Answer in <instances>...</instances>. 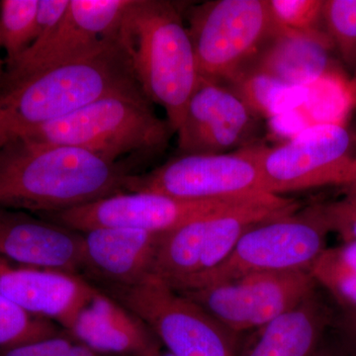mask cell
I'll return each instance as SVG.
<instances>
[{"instance_id": "obj_15", "label": "cell", "mask_w": 356, "mask_h": 356, "mask_svg": "<svg viewBox=\"0 0 356 356\" xmlns=\"http://www.w3.org/2000/svg\"><path fill=\"white\" fill-rule=\"evenodd\" d=\"M95 290L76 274L0 259V294L28 313L57 323L65 331Z\"/></svg>"}, {"instance_id": "obj_27", "label": "cell", "mask_w": 356, "mask_h": 356, "mask_svg": "<svg viewBox=\"0 0 356 356\" xmlns=\"http://www.w3.org/2000/svg\"><path fill=\"white\" fill-rule=\"evenodd\" d=\"M0 356H110L100 355L79 343L69 332L63 331L56 336L0 350Z\"/></svg>"}, {"instance_id": "obj_16", "label": "cell", "mask_w": 356, "mask_h": 356, "mask_svg": "<svg viewBox=\"0 0 356 356\" xmlns=\"http://www.w3.org/2000/svg\"><path fill=\"white\" fill-rule=\"evenodd\" d=\"M163 234L128 228L83 232V271L102 285L136 286L153 275Z\"/></svg>"}, {"instance_id": "obj_18", "label": "cell", "mask_w": 356, "mask_h": 356, "mask_svg": "<svg viewBox=\"0 0 356 356\" xmlns=\"http://www.w3.org/2000/svg\"><path fill=\"white\" fill-rule=\"evenodd\" d=\"M334 49L327 34H302L280 26L243 70L268 74L295 88H309L334 76L331 57Z\"/></svg>"}, {"instance_id": "obj_26", "label": "cell", "mask_w": 356, "mask_h": 356, "mask_svg": "<svg viewBox=\"0 0 356 356\" xmlns=\"http://www.w3.org/2000/svg\"><path fill=\"white\" fill-rule=\"evenodd\" d=\"M320 204L331 233L337 234L343 243L355 242L356 182L344 186L341 197Z\"/></svg>"}, {"instance_id": "obj_23", "label": "cell", "mask_w": 356, "mask_h": 356, "mask_svg": "<svg viewBox=\"0 0 356 356\" xmlns=\"http://www.w3.org/2000/svg\"><path fill=\"white\" fill-rule=\"evenodd\" d=\"M323 20L327 36L350 70L356 63V0H324Z\"/></svg>"}, {"instance_id": "obj_21", "label": "cell", "mask_w": 356, "mask_h": 356, "mask_svg": "<svg viewBox=\"0 0 356 356\" xmlns=\"http://www.w3.org/2000/svg\"><path fill=\"white\" fill-rule=\"evenodd\" d=\"M38 6L39 0L0 1V47L6 51V69L34 42Z\"/></svg>"}, {"instance_id": "obj_24", "label": "cell", "mask_w": 356, "mask_h": 356, "mask_svg": "<svg viewBox=\"0 0 356 356\" xmlns=\"http://www.w3.org/2000/svg\"><path fill=\"white\" fill-rule=\"evenodd\" d=\"M274 20L280 27L307 35H323L324 0H268Z\"/></svg>"}, {"instance_id": "obj_28", "label": "cell", "mask_w": 356, "mask_h": 356, "mask_svg": "<svg viewBox=\"0 0 356 356\" xmlns=\"http://www.w3.org/2000/svg\"><path fill=\"white\" fill-rule=\"evenodd\" d=\"M69 4L70 0H39L36 36L33 44L42 41L55 30L64 17Z\"/></svg>"}, {"instance_id": "obj_19", "label": "cell", "mask_w": 356, "mask_h": 356, "mask_svg": "<svg viewBox=\"0 0 356 356\" xmlns=\"http://www.w3.org/2000/svg\"><path fill=\"white\" fill-rule=\"evenodd\" d=\"M334 317L315 290L296 308L255 330L236 356H312Z\"/></svg>"}, {"instance_id": "obj_13", "label": "cell", "mask_w": 356, "mask_h": 356, "mask_svg": "<svg viewBox=\"0 0 356 356\" xmlns=\"http://www.w3.org/2000/svg\"><path fill=\"white\" fill-rule=\"evenodd\" d=\"M261 118L222 83L199 79L175 135L180 154L232 153L255 145Z\"/></svg>"}, {"instance_id": "obj_10", "label": "cell", "mask_w": 356, "mask_h": 356, "mask_svg": "<svg viewBox=\"0 0 356 356\" xmlns=\"http://www.w3.org/2000/svg\"><path fill=\"white\" fill-rule=\"evenodd\" d=\"M309 271L248 274L236 280L177 292L236 334L257 330L296 308L315 290Z\"/></svg>"}, {"instance_id": "obj_9", "label": "cell", "mask_w": 356, "mask_h": 356, "mask_svg": "<svg viewBox=\"0 0 356 356\" xmlns=\"http://www.w3.org/2000/svg\"><path fill=\"white\" fill-rule=\"evenodd\" d=\"M127 192H154L187 200H245L264 195L254 145L220 154H179L153 172L134 173Z\"/></svg>"}, {"instance_id": "obj_25", "label": "cell", "mask_w": 356, "mask_h": 356, "mask_svg": "<svg viewBox=\"0 0 356 356\" xmlns=\"http://www.w3.org/2000/svg\"><path fill=\"white\" fill-rule=\"evenodd\" d=\"M312 277L341 309V315L356 318V273L337 266L321 255L312 266Z\"/></svg>"}, {"instance_id": "obj_17", "label": "cell", "mask_w": 356, "mask_h": 356, "mask_svg": "<svg viewBox=\"0 0 356 356\" xmlns=\"http://www.w3.org/2000/svg\"><path fill=\"white\" fill-rule=\"evenodd\" d=\"M89 350L110 356H156L161 343L138 316L96 288L65 331Z\"/></svg>"}, {"instance_id": "obj_8", "label": "cell", "mask_w": 356, "mask_h": 356, "mask_svg": "<svg viewBox=\"0 0 356 356\" xmlns=\"http://www.w3.org/2000/svg\"><path fill=\"white\" fill-rule=\"evenodd\" d=\"M98 289L138 316L173 356L238 355V334L156 276L136 286Z\"/></svg>"}, {"instance_id": "obj_1", "label": "cell", "mask_w": 356, "mask_h": 356, "mask_svg": "<svg viewBox=\"0 0 356 356\" xmlns=\"http://www.w3.org/2000/svg\"><path fill=\"white\" fill-rule=\"evenodd\" d=\"M133 168L77 147L16 140L0 147V207L60 212L123 193Z\"/></svg>"}, {"instance_id": "obj_33", "label": "cell", "mask_w": 356, "mask_h": 356, "mask_svg": "<svg viewBox=\"0 0 356 356\" xmlns=\"http://www.w3.org/2000/svg\"><path fill=\"white\" fill-rule=\"evenodd\" d=\"M0 51H1V47H0ZM4 72H6V60H2L1 56H0V81L3 76Z\"/></svg>"}, {"instance_id": "obj_22", "label": "cell", "mask_w": 356, "mask_h": 356, "mask_svg": "<svg viewBox=\"0 0 356 356\" xmlns=\"http://www.w3.org/2000/svg\"><path fill=\"white\" fill-rule=\"evenodd\" d=\"M62 330L57 323L28 313L0 294V350L48 339Z\"/></svg>"}, {"instance_id": "obj_34", "label": "cell", "mask_w": 356, "mask_h": 356, "mask_svg": "<svg viewBox=\"0 0 356 356\" xmlns=\"http://www.w3.org/2000/svg\"><path fill=\"white\" fill-rule=\"evenodd\" d=\"M156 356H173L172 353H168V351H163L161 350V353H159L158 355Z\"/></svg>"}, {"instance_id": "obj_3", "label": "cell", "mask_w": 356, "mask_h": 356, "mask_svg": "<svg viewBox=\"0 0 356 356\" xmlns=\"http://www.w3.org/2000/svg\"><path fill=\"white\" fill-rule=\"evenodd\" d=\"M140 91L118 41L100 53L44 70L0 93V147L98 98Z\"/></svg>"}, {"instance_id": "obj_7", "label": "cell", "mask_w": 356, "mask_h": 356, "mask_svg": "<svg viewBox=\"0 0 356 356\" xmlns=\"http://www.w3.org/2000/svg\"><path fill=\"white\" fill-rule=\"evenodd\" d=\"M254 156L264 191L273 195L356 182L353 139L339 122L315 124L278 146L255 144Z\"/></svg>"}, {"instance_id": "obj_32", "label": "cell", "mask_w": 356, "mask_h": 356, "mask_svg": "<svg viewBox=\"0 0 356 356\" xmlns=\"http://www.w3.org/2000/svg\"><path fill=\"white\" fill-rule=\"evenodd\" d=\"M337 344H336V350H334V356H351L350 353L346 351V348H343V344L341 343V341L337 339Z\"/></svg>"}, {"instance_id": "obj_11", "label": "cell", "mask_w": 356, "mask_h": 356, "mask_svg": "<svg viewBox=\"0 0 356 356\" xmlns=\"http://www.w3.org/2000/svg\"><path fill=\"white\" fill-rule=\"evenodd\" d=\"M131 0H70L51 34L34 43L0 81V93L44 70L76 62L117 43V32Z\"/></svg>"}, {"instance_id": "obj_30", "label": "cell", "mask_w": 356, "mask_h": 356, "mask_svg": "<svg viewBox=\"0 0 356 356\" xmlns=\"http://www.w3.org/2000/svg\"><path fill=\"white\" fill-rule=\"evenodd\" d=\"M332 327L336 330L337 337L351 356H356V318L341 315L334 317Z\"/></svg>"}, {"instance_id": "obj_35", "label": "cell", "mask_w": 356, "mask_h": 356, "mask_svg": "<svg viewBox=\"0 0 356 356\" xmlns=\"http://www.w3.org/2000/svg\"><path fill=\"white\" fill-rule=\"evenodd\" d=\"M353 84H355L356 88V63L355 65V69H353Z\"/></svg>"}, {"instance_id": "obj_29", "label": "cell", "mask_w": 356, "mask_h": 356, "mask_svg": "<svg viewBox=\"0 0 356 356\" xmlns=\"http://www.w3.org/2000/svg\"><path fill=\"white\" fill-rule=\"evenodd\" d=\"M322 257L337 266L356 273V241L343 243L334 248H327Z\"/></svg>"}, {"instance_id": "obj_6", "label": "cell", "mask_w": 356, "mask_h": 356, "mask_svg": "<svg viewBox=\"0 0 356 356\" xmlns=\"http://www.w3.org/2000/svg\"><path fill=\"white\" fill-rule=\"evenodd\" d=\"M199 76L225 83L278 30L268 0H211L184 10Z\"/></svg>"}, {"instance_id": "obj_14", "label": "cell", "mask_w": 356, "mask_h": 356, "mask_svg": "<svg viewBox=\"0 0 356 356\" xmlns=\"http://www.w3.org/2000/svg\"><path fill=\"white\" fill-rule=\"evenodd\" d=\"M0 259L79 275L83 270V235L44 218L0 207Z\"/></svg>"}, {"instance_id": "obj_12", "label": "cell", "mask_w": 356, "mask_h": 356, "mask_svg": "<svg viewBox=\"0 0 356 356\" xmlns=\"http://www.w3.org/2000/svg\"><path fill=\"white\" fill-rule=\"evenodd\" d=\"M247 200H187L154 192H123L41 218L81 233L128 228L163 234Z\"/></svg>"}, {"instance_id": "obj_20", "label": "cell", "mask_w": 356, "mask_h": 356, "mask_svg": "<svg viewBox=\"0 0 356 356\" xmlns=\"http://www.w3.org/2000/svg\"><path fill=\"white\" fill-rule=\"evenodd\" d=\"M235 92L259 118L275 117L303 104L308 88H295L275 77L254 70H243L222 83Z\"/></svg>"}, {"instance_id": "obj_4", "label": "cell", "mask_w": 356, "mask_h": 356, "mask_svg": "<svg viewBox=\"0 0 356 356\" xmlns=\"http://www.w3.org/2000/svg\"><path fill=\"white\" fill-rule=\"evenodd\" d=\"M173 134L140 91L98 98L17 140L77 147L110 163H126L122 159L142 161L163 154Z\"/></svg>"}, {"instance_id": "obj_5", "label": "cell", "mask_w": 356, "mask_h": 356, "mask_svg": "<svg viewBox=\"0 0 356 356\" xmlns=\"http://www.w3.org/2000/svg\"><path fill=\"white\" fill-rule=\"evenodd\" d=\"M330 233L320 202L264 220L243 234L221 264L173 290L197 289L252 273H310L312 266L327 248Z\"/></svg>"}, {"instance_id": "obj_31", "label": "cell", "mask_w": 356, "mask_h": 356, "mask_svg": "<svg viewBox=\"0 0 356 356\" xmlns=\"http://www.w3.org/2000/svg\"><path fill=\"white\" fill-rule=\"evenodd\" d=\"M337 339L334 341H325V337L320 343L317 350L312 356H334L336 350Z\"/></svg>"}, {"instance_id": "obj_2", "label": "cell", "mask_w": 356, "mask_h": 356, "mask_svg": "<svg viewBox=\"0 0 356 356\" xmlns=\"http://www.w3.org/2000/svg\"><path fill=\"white\" fill-rule=\"evenodd\" d=\"M184 13L177 2L131 0L117 32L131 74L175 134L200 79Z\"/></svg>"}]
</instances>
